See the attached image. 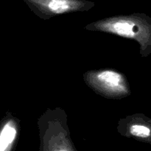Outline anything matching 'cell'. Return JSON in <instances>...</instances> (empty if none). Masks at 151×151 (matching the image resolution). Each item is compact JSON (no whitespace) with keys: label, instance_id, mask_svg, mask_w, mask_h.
Returning <instances> with one entry per match:
<instances>
[{"label":"cell","instance_id":"obj_1","mask_svg":"<svg viewBox=\"0 0 151 151\" xmlns=\"http://www.w3.org/2000/svg\"><path fill=\"white\" fill-rule=\"evenodd\" d=\"M91 29L136 40L145 49L150 44V24L139 16H120L103 19L91 25Z\"/></svg>","mask_w":151,"mask_h":151},{"label":"cell","instance_id":"obj_2","mask_svg":"<svg viewBox=\"0 0 151 151\" xmlns=\"http://www.w3.org/2000/svg\"><path fill=\"white\" fill-rule=\"evenodd\" d=\"M86 75L88 85L106 97L120 98L129 94V87L125 77L116 71H91Z\"/></svg>","mask_w":151,"mask_h":151},{"label":"cell","instance_id":"obj_3","mask_svg":"<svg viewBox=\"0 0 151 151\" xmlns=\"http://www.w3.org/2000/svg\"><path fill=\"white\" fill-rule=\"evenodd\" d=\"M31 7L47 16L81 11L94 5L87 0H24Z\"/></svg>","mask_w":151,"mask_h":151},{"label":"cell","instance_id":"obj_4","mask_svg":"<svg viewBox=\"0 0 151 151\" xmlns=\"http://www.w3.org/2000/svg\"><path fill=\"white\" fill-rule=\"evenodd\" d=\"M17 136L15 124L7 122L0 131V151H10Z\"/></svg>","mask_w":151,"mask_h":151},{"label":"cell","instance_id":"obj_5","mask_svg":"<svg viewBox=\"0 0 151 151\" xmlns=\"http://www.w3.org/2000/svg\"><path fill=\"white\" fill-rule=\"evenodd\" d=\"M129 132L137 138L148 139L150 137V128L143 124H133L130 127Z\"/></svg>","mask_w":151,"mask_h":151},{"label":"cell","instance_id":"obj_6","mask_svg":"<svg viewBox=\"0 0 151 151\" xmlns=\"http://www.w3.org/2000/svg\"><path fill=\"white\" fill-rule=\"evenodd\" d=\"M56 151H69V150H68L66 148H60V149H58V150H57Z\"/></svg>","mask_w":151,"mask_h":151}]
</instances>
